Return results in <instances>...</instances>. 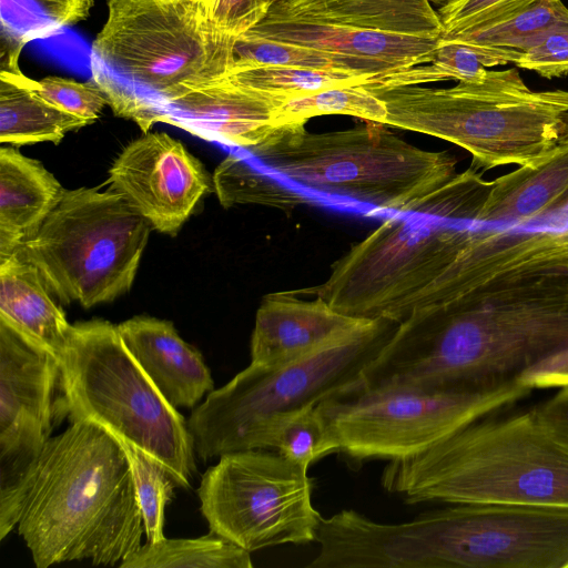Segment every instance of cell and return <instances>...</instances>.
Segmentation results:
<instances>
[{"label": "cell", "instance_id": "cell-39", "mask_svg": "<svg viewBox=\"0 0 568 568\" xmlns=\"http://www.w3.org/2000/svg\"><path fill=\"white\" fill-rule=\"evenodd\" d=\"M508 0H459L444 3L437 11L443 24V34L465 29L478 18Z\"/></svg>", "mask_w": 568, "mask_h": 568}, {"label": "cell", "instance_id": "cell-3", "mask_svg": "<svg viewBox=\"0 0 568 568\" xmlns=\"http://www.w3.org/2000/svg\"><path fill=\"white\" fill-rule=\"evenodd\" d=\"M500 412L465 425L424 452L388 462L382 486L410 505L568 509V426L538 405Z\"/></svg>", "mask_w": 568, "mask_h": 568}, {"label": "cell", "instance_id": "cell-38", "mask_svg": "<svg viewBox=\"0 0 568 568\" xmlns=\"http://www.w3.org/2000/svg\"><path fill=\"white\" fill-rule=\"evenodd\" d=\"M517 381L532 390L568 387V347L525 369Z\"/></svg>", "mask_w": 568, "mask_h": 568}, {"label": "cell", "instance_id": "cell-6", "mask_svg": "<svg viewBox=\"0 0 568 568\" xmlns=\"http://www.w3.org/2000/svg\"><path fill=\"white\" fill-rule=\"evenodd\" d=\"M386 105V125L452 142L490 170L534 163L568 144V91H532L516 68L448 89L364 84Z\"/></svg>", "mask_w": 568, "mask_h": 568}, {"label": "cell", "instance_id": "cell-31", "mask_svg": "<svg viewBox=\"0 0 568 568\" xmlns=\"http://www.w3.org/2000/svg\"><path fill=\"white\" fill-rule=\"evenodd\" d=\"M495 65H501L497 58L467 44L444 41L439 37L430 62L375 75L374 83L387 87L422 85L447 79L481 83L488 71L486 68Z\"/></svg>", "mask_w": 568, "mask_h": 568}, {"label": "cell", "instance_id": "cell-5", "mask_svg": "<svg viewBox=\"0 0 568 568\" xmlns=\"http://www.w3.org/2000/svg\"><path fill=\"white\" fill-rule=\"evenodd\" d=\"M235 39L201 1L108 0L91 48L92 81L116 116L145 133L169 102L230 71Z\"/></svg>", "mask_w": 568, "mask_h": 568}, {"label": "cell", "instance_id": "cell-11", "mask_svg": "<svg viewBox=\"0 0 568 568\" xmlns=\"http://www.w3.org/2000/svg\"><path fill=\"white\" fill-rule=\"evenodd\" d=\"M459 222L420 213L387 219L332 265L323 284L296 292L348 316L399 324L432 304L470 235Z\"/></svg>", "mask_w": 568, "mask_h": 568}, {"label": "cell", "instance_id": "cell-32", "mask_svg": "<svg viewBox=\"0 0 568 568\" xmlns=\"http://www.w3.org/2000/svg\"><path fill=\"white\" fill-rule=\"evenodd\" d=\"M213 187L224 207L253 203L288 211L305 201L300 194L275 183L239 149L231 151L216 166Z\"/></svg>", "mask_w": 568, "mask_h": 568}, {"label": "cell", "instance_id": "cell-25", "mask_svg": "<svg viewBox=\"0 0 568 568\" xmlns=\"http://www.w3.org/2000/svg\"><path fill=\"white\" fill-rule=\"evenodd\" d=\"M560 31H568V8L562 0H537L499 20L440 39L467 44L507 64L516 63L528 49Z\"/></svg>", "mask_w": 568, "mask_h": 568}, {"label": "cell", "instance_id": "cell-4", "mask_svg": "<svg viewBox=\"0 0 568 568\" xmlns=\"http://www.w3.org/2000/svg\"><path fill=\"white\" fill-rule=\"evenodd\" d=\"M449 505L399 524L346 509L335 557L344 568H568V509Z\"/></svg>", "mask_w": 568, "mask_h": 568}, {"label": "cell", "instance_id": "cell-2", "mask_svg": "<svg viewBox=\"0 0 568 568\" xmlns=\"http://www.w3.org/2000/svg\"><path fill=\"white\" fill-rule=\"evenodd\" d=\"M16 525L38 568L120 565L145 534L120 440L88 420L51 436L19 487L0 499V539Z\"/></svg>", "mask_w": 568, "mask_h": 568}, {"label": "cell", "instance_id": "cell-8", "mask_svg": "<svg viewBox=\"0 0 568 568\" xmlns=\"http://www.w3.org/2000/svg\"><path fill=\"white\" fill-rule=\"evenodd\" d=\"M60 362L58 418L88 420L158 460L178 487L196 471L186 420L126 348L116 325L94 318L72 324Z\"/></svg>", "mask_w": 568, "mask_h": 568}, {"label": "cell", "instance_id": "cell-20", "mask_svg": "<svg viewBox=\"0 0 568 568\" xmlns=\"http://www.w3.org/2000/svg\"><path fill=\"white\" fill-rule=\"evenodd\" d=\"M263 20L427 37L443 33L440 18L430 0H274Z\"/></svg>", "mask_w": 568, "mask_h": 568}, {"label": "cell", "instance_id": "cell-33", "mask_svg": "<svg viewBox=\"0 0 568 568\" xmlns=\"http://www.w3.org/2000/svg\"><path fill=\"white\" fill-rule=\"evenodd\" d=\"M326 114L352 115L385 124L387 109L365 85L337 87L286 101L275 113V124L306 123L313 116Z\"/></svg>", "mask_w": 568, "mask_h": 568}, {"label": "cell", "instance_id": "cell-1", "mask_svg": "<svg viewBox=\"0 0 568 568\" xmlns=\"http://www.w3.org/2000/svg\"><path fill=\"white\" fill-rule=\"evenodd\" d=\"M568 347V273L420 308L362 372L366 389L480 392Z\"/></svg>", "mask_w": 568, "mask_h": 568}, {"label": "cell", "instance_id": "cell-42", "mask_svg": "<svg viewBox=\"0 0 568 568\" xmlns=\"http://www.w3.org/2000/svg\"><path fill=\"white\" fill-rule=\"evenodd\" d=\"M196 1H201V2H204L206 6L209 3L210 0H196Z\"/></svg>", "mask_w": 568, "mask_h": 568}, {"label": "cell", "instance_id": "cell-24", "mask_svg": "<svg viewBox=\"0 0 568 568\" xmlns=\"http://www.w3.org/2000/svg\"><path fill=\"white\" fill-rule=\"evenodd\" d=\"M19 67L0 68V142L14 146L39 142L59 144L70 131L91 124L68 113L34 89Z\"/></svg>", "mask_w": 568, "mask_h": 568}, {"label": "cell", "instance_id": "cell-37", "mask_svg": "<svg viewBox=\"0 0 568 568\" xmlns=\"http://www.w3.org/2000/svg\"><path fill=\"white\" fill-rule=\"evenodd\" d=\"M516 64L547 79L568 74V31L548 36L523 53Z\"/></svg>", "mask_w": 568, "mask_h": 568}, {"label": "cell", "instance_id": "cell-17", "mask_svg": "<svg viewBox=\"0 0 568 568\" xmlns=\"http://www.w3.org/2000/svg\"><path fill=\"white\" fill-rule=\"evenodd\" d=\"M367 318L342 314L322 297L295 291L265 295L251 336V364L278 368L304 359L356 331Z\"/></svg>", "mask_w": 568, "mask_h": 568}, {"label": "cell", "instance_id": "cell-14", "mask_svg": "<svg viewBox=\"0 0 568 568\" xmlns=\"http://www.w3.org/2000/svg\"><path fill=\"white\" fill-rule=\"evenodd\" d=\"M60 362L0 323V498L11 495L51 437Z\"/></svg>", "mask_w": 568, "mask_h": 568}, {"label": "cell", "instance_id": "cell-34", "mask_svg": "<svg viewBox=\"0 0 568 568\" xmlns=\"http://www.w3.org/2000/svg\"><path fill=\"white\" fill-rule=\"evenodd\" d=\"M129 459L141 507L146 541L158 542L164 537V509L178 487L168 470L136 446L121 442Z\"/></svg>", "mask_w": 568, "mask_h": 568}, {"label": "cell", "instance_id": "cell-41", "mask_svg": "<svg viewBox=\"0 0 568 568\" xmlns=\"http://www.w3.org/2000/svg\"><path fill=\"white\" fill-rule=\"evenodd\" d=\"M459 0H445V3H454V2H457Z\"/></svg>", "mask_w": 568, "mask_h": 568}, {"label": "cell", "instance_id": "cell-16", "mask_svg": "<svg viewBox=\"0 0 568 568\" xmlns=\"http://www.w3.org/2000/svg\"><path fill=\"white\" fill-rule=\"evenodd\" d=\"M282 104L273 95L222 77L169 102L158 113L155 124H171L206 141L247 148L274 130L275 113Z\"/></svg>", "mask_w": 568, "mask_h": 568}, {"label": "cell", "instance_id": "cell-18", "mask_svg": "<svg viewBox=\"0 0 568 568\" xmlns=\"http://www.w3.org/2000/svg\"><path fill=\"white\" fill-rule=\"evenodd\" d=\"M116 327L126 348L175 408H193L214 389L202 354L182 339L172 322L140 315Z\"/></svg>", "mask_w": 568, "mask_h": 568}, {"label": "cell", "instance_id": "cell-13", "mask_svg": "<svg viewBox=\"0 0 568 568\" xmlns=\"http://www.w3.org/2000/svg\"><path fill=\"white\" fill-rule=\"evenodd\" d=\"M311 493L307 469L270 449L220 456L197 488L210 531L248 552L315 541L322 516Z\"/></svg>", "mask_w": 568, "mask_h": 568}, {"label": "cell", "instance_id": "cell-26", "mask_svg": "<svg viewBox=\"0 0 568 568\" xmlns=\"http://www.w3.org/2000/svg\"><path fill=\"white\" fill-rule=\"evenodd\" d=\"M92 0H0V67L19 65L23 47L90 14Z\"/></svg>", "mask_w": 568, "mask_h": 568}, {"label": "cell", "instance_id": "cell-12", "mask_svg": "<svg viewBox=\"0 0 568 568\" xmlns=\"http://www.w3.org/2000/svg\"><path fill=\"white\" fill-rule=\"evenodd\" d=\"M532 389L517 378L480 392L426 393L358 386L316 405L341 454L351 465L416 455L465 425L503 410Z\"/></svg>", "mask_w": 568, "mask_h": 568}, {"label": "cell", "instance_id": "cell-28", "mask_svg": "<svg viewBox=\"0 0 568 568\" xmlns=\"http://www.w3.org/2000/svg\"><path fill=\"white\" fill-rule=\"evenodd\" d=\"M121 568H252L251 552L210 531L199 538L146 541Z\"/></svg>", "mask_w": 568, "mask_h": 568}, {"label": "cell", "instance_id": "cell-23", "mask_svg": "<svg viewBox=\"0 0 568 568\" xmlns=\"http://www.w3.org/2000/svg\"><path fill=\"white\" fill-rule=\"evenodd\" d=\"M568 205V144L494 180L476 222L526 223Z\"/></svg>", "mask_w": 568, "mask_h": 568}, {"label": "cell", "instance_id": "cell-21", "mask_svg": "<svg viewBox=\"0 0 568 568\" xmlns=\"http://www.w3.org/2000/svg\"><path fill=\"white\" fill-rule=\"evenodd\" d=\"M39 271L14 253L0 257V323L59 358L71 324Z\"/></svg>", "mask_w": 568, "mask_h": 568}, {"label": "cell", "instance_id": "cell-40", "mask_svg": "<svg viewBox=\"0 0 568 568\" xmlns=\"http://www.w3.org/2000/svg\"><path fill=\"white\" fill-rule=\"evenodd\" d=\"M538 406L548 416L568 426V387L559 388L556 394Z\"/></svg>", "mask_w": 568, "mask_h": 568}, {"label": "cell", "instance_id": "cell-22", "mask_svg": "<svg viewBox=\"0 0 568 568\" xmlns=\"http://www.w3.org/2000/svg\"><path fill=\"white\" fill-rule=\"evenodd\" d=\"M63 190L41 162L0 148V257L14 253L39 229Z\"/></svg>", "mask_w": 568, "mask_h": 568}, {"label": "cell", "instance_id": "cell-10", "mask_svg": "<svg viewBox=\"0 0 568 568\" xmlns=\"http://www.w3.org/2000/svg\"><path fill=\"white\" fill-rule=\"evenodd\" d=\"M151 229L111 189H64L14 254L39 271L58 301L91 308L130 291Z\"/></svg>", "mask_w": 568, "mask_h": 568}, {"label": "cell", "instance_id": "cell-43", "mask_svg": "<svg viewBox=\"0 0 568 568\" xmlns=\"http://www.w3.org/2000/svg\"><path fill=\"white\" fill-rule=\"evenodd\" d=\"M273 1H274V0H272V2H273Z\"/></svg>", "mask_w": 568, "mask_h": 568}, {"label": "cell", "instance_id": "cell-27", "mask_svg": "<svg viewBox=\"0 0 568 568\" xmlns=\"http://www.w3.org/2000/svg\"><path fill=\"white\" fill-rule=\"evenodd\" d=\"M247 449H270L296 465H310L331 453H337L316 405L283 412L265 420L252 436Z\"/></svg>", "mask_w": 568, "mask_h": 568}, {"label": "cell", "instance_id": "cell-35", "mask_svg": "<svg viewBox=\"0 0 568 568\" xmlns=\"http://www.w3.org/2000/svg\"><path fill=\"white\" fill-rule=\"evenodd\" d=\"M36 91L54 106L93 123L108 104L101 89L93 82H78L47 77L34 82Z\"/></svg>", "mask_w": 568, "mask_h": 568}, {"label": "cell", "instance_id": "cell-29", "mask_svg": "<svg viewBox=\"0 0 568 568\" xmlns=\"http://www.w3.org/2000/svg\"><path fill=\"white\" fill-rule=\"evenodd\" d=\"M261 65L339 70L374 75L393 71L382 63L271 40L247 32L237 37L233 45V62L230 71Z\"/></svg>", "mask_w": 568, "mask_h": 568}, {"label": "cell", "instance_id": "cell-7", "mask_svg": "<svg viewBox=\"0 0 568 568\" xmlns=\"http://www.w3.org/2000/svg\"><path fill=\"white\" fill-rule=\"evenodd\" d=\"M383 125L312 133L305 123H286L240 149L304 187L410 214L455 178L457 161L448 151L417 148Z\"/></svg>", "mask_w": 568, "mask_h": 568}, {"label": "cell", "instance_id": "cell-30", "mask_svg": "<svg viewBox=\"0 0 568 568\" xmlns=\"http://www.w3.org/2000/svg\"><path fill=\"white\" fill-rule=\"evenodd\" d=\"M224 77L240 85L273 95L285 103L325 89L371 84L375 75L339 70L261 65L230 71Z\"/></svg>", "mask_w": 568, "mask_h": 568}, {"label": "cell", "instance_id": "cell-9", "mask_svg": "<svg viewBox=\"0 0 568 568\" xmlns=\"http://www.w3.org/2000/svg\"><path fill=\"white\" fill-rule=\"evenodd\" d=\"M398 323L368 320L311 356L278 368L250 364L213 389L186 420L196 456L206 460L246 450L256 429L276 414L343 394L361 384L362 372Z\"/></svg>", "mask_w": 568, "mask_h": 568}, {"label": "cell", "instance_id": "cell-36", "mask_svg": "<svg viewBox=\"0 0 568 568\" xmlns=\"http://www.w3.org/2000/svg\"><path fill=\"white\" fill-rule=\"evenodd\" d=\"M271 4L272 0H210L207 14L221 32L237 38L258 24Z\"/></svg>", "mask_w": 568, "mask_h": 568}, {"label": "cell", "instance_id": "cell-19", "mask_svg": "<svg viewBox=\"0 0 568 568\" xmlns=\"http://www.w3.org/2000/svg\"><path fill=\"white\" fill-rule=\"evenodd\" d=\"M247 33L382 63L393 71L430 62L439 43V37L298 21L262 20Z\"/></svg>", "mask_w": 568, "mask_h": 568}, {"label": "cell", "instance_id": "cell-15", "mask_svg": "<svg viewBox=\"0 0 568 568\" xmlns=\"http://www.w3.org/2000/svg\"><path fill=\"white\" fill-rule=\"evenodd\" d=\"M106 182L152 229L170 235L211 187L202 163L164 132H145L131 141L113 161Z\"/></svg>", "mask_w": 568, "mask_h": 568}]
</instances>
